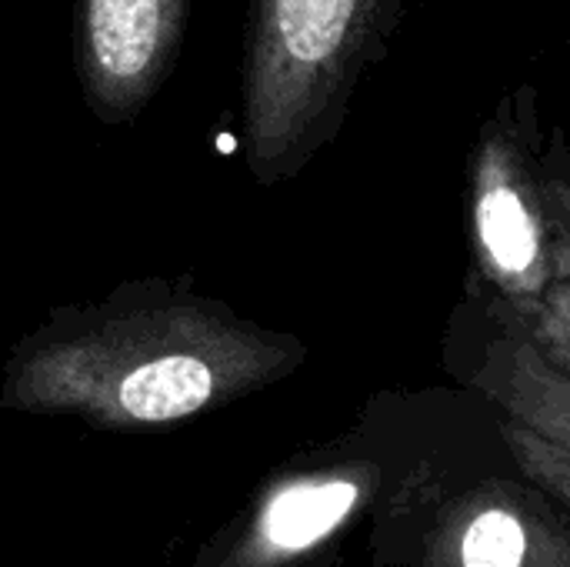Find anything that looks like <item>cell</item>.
I'll use <instances>...</instances> for the list:
<instances>
[{
    "label": "cell",
    "mask_w": 570,
    "mask_h": 567,
    "mask_svg": "<svg viewBox=\"0 0 570 567\" xmlns=\"http://www.w3.org/2000/svg\"><path fill=\"white\" fill-rule=\"evenodd\" d=\"M307 354L297 334L247 321L187 281H130L27 331L3 361L0 411L150 431L267 391Z\"/></svg>",
    "instance_id": "obj_1"
},
{
    "label": "cell",
    "mask_w": 570,
    "mask_h": 567,
    "mask_svg": "<svg viewBox=\"0 0 570 567\" xmlns=\"http://www.w3.org/2000/svg\"><path fill=\"white\" fill-rule=\"evenodd\" d=\"M474 404L468 388L374 394L347 431L277 465L190 567H334Z\"/></svg>",
    "instance_id": "obj_2"
},
{
    "label": "cell",
    "mask_w": 570,
    "mask_h": 567,
    "mask_svg": "<svg viewBox=\"0 0 570 567\" xmlns=\"http://www.w3.org/2000/svg\"><path fill=\"white\" fill-rule=\"evenodd\" d=\"M407 0H247L240 144L247 174L281 187L327 150L384 60Z\"/></svg>",
    "instance_id": "obj_3"
},
{
    "label": "cell",
    "mask_w": 570,
    "mask_h": 567,
    "mask_svg": "<svg viewBox=\"0 0 570 567\" xmlns=\"http://www.w3.org/2000/svg\"><path fill=\"white\" fill-rule=\"evenodd\" d=\"M374 567H570L568 508L514 461L478 394L367 531Z\"/></svg>",
    "instance_id": "obj_4"
},
{
    "label": "cell",
    "mask_w": 570,
    "mask_h": 567,
    "mask_svg": "<svg viewBox=\"0 0 570 567\" xmlns=\"http://www.w3.org/2000/svg\"><path fill=\"white\" fill-rule=\"evenodd\" d=\"M474 281L508 301L570 368V177L561 130L544 144L538 90L508 94L471 157Z\"/></svg>",
    "instance_id": "obj_5"
},
{
    "label": "cell",
    "mask_w": 570,
    "mask_h": 567,
    "mask_svg": "<svg viewBox=\"0 0 570 567\" xmlns=\"http://www.w3.org/2000/svg\"><path fill=\"white\" fill-rule=\"evenodd\" d=\"M444 358L461 388L491 404L518 468L568 508L570 368L554 361L508 301L474 277L451 317Z\"/></svg>",
    "instance_id": "obj_6"
},
{
    "label": "cell",
    "mask_w": 570,
    "mask_h": 567,
    "mask_svg": "<svg viewBox=\"0 0 570 567\" xmlns=\"http://www.w3.org/2000/svg\"><path fill=\"white\" fill-rule=\"evenodd\" d=\"M190 0H77L73 63L83 107L107 127L140 117L177 67Z\"/></svg>",
    "instance_id": "obj_7"
}]
</instances>
